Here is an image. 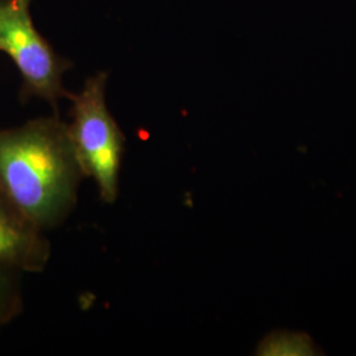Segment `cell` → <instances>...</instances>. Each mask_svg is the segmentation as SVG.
Masks as SVG:
<instances>
[{
    "mask_svg": "<svg viewBox=\"0 0 356 356\" xmlns=\"http://www.w3.org/2000/svg\"><path fill=\"white\" fill-rule=\"evenodd\" d=\"M85 177L60 118L0 129V191L40 229L54 227L72 213Z\"/></svg>",
    "mask_w": 356,
    "mask_h": 356,
    "instance_id": "6da1fadb",
    "label": "cell"
},
{
    "mask_svg": "<svg viewBox=\"0 0 356 356\" xmlns=\"http://www.w3.org/2000/svg\"><path fill=\"white\" fill-rule=\"evenodd\" d=\"M107 74L88 78L83 90L72 97L69 134L86 177L98 185L103 202L114 204L126 138L106 106Z\"/></svg>",
    "mask_w": 356,
    "mask_h": 356,
    "instance_id": "7a4b0ae2",
    "label": "cell"
},
{
    "mask_svg": "<svg viewBox=\"0 0 356 356\" xmlns=\"http://www.w3.org/2000/svg\"><path fill=\"white\" fill-rule=\"evenodd\" d=\"M31 1L0 0V51L13 58L22 74V98H42L57 111L60 99L73 97L63 86V76L72 63L38 33L29 13Z\"/></svg>",
    "mask_w": 356,
    "mask_h": 356,
    "instance_id": "3957f363",
    "label": "cell"
},
{
    "mask_svg": "<svg viewBox=\"0 0 356 356\" xmlns=\"http://www.w3.org/2000/svg\"><path fill=\"white\" fill-rule=\"evenodd\" d=\"M41 231L0 191L1 267L28 272H40L47 267L51 245Z\"/></svg>",
    "mask_w": 356,
    "mask_h": 356,
    "instance_id": "277c9868",
    "label": "cell"
},
{
    "mask_svg": "<svg viewBox=\"0 0 356 356\" xmlns=\"http://www.w3.org/2000/svg\"><path fill=\"white\" fill-rule=\"evenodd\" d=\"M313 344L301 334H273L259 347L261 355H312Z\"/></svg>",
    "mask_w": 356,
    "mask_h": 356,
    "instance_id": "5b68a950",
    "label": "cell"
},
{
    "mask_svg": "<svg viewBox=\"0 0 356 356\" xmlns=\"http://www.w3.org/2000/svg\"><path fill=\"white\" fill-rule=\"evenodd\" d=\"M11 270L13 268L0 266V327L13 318L20 307V298Z\"/></svg>",
    "mask_w": 356,
    "mask_h": 356,
    "instance_id": "8992f818",
    "label": "cell"
}]
</instances>
